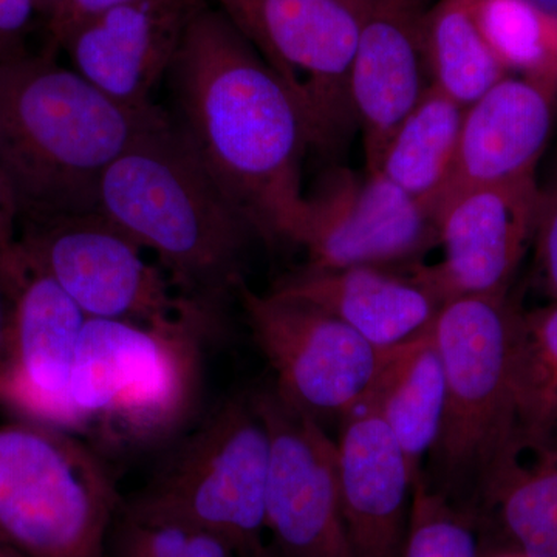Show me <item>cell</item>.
Masks as SVG:
<instances>
[{"instance_id": "1", "label": "cell", "mask_w": 557, "mask_h": 557, "mask_svg": "<svg viewBox=\"0 0 557 557\" xmlns=\"http://www.w3.org/2000/svg\"><path fill=\"white\" fill-rule=\"evenodd\" d=\"M175 126L226 199L269 244H295L306 211L300 166L309 120L220 10L190 20L170 73Z\"/></svg>"}, {"instance_id": "2", "label": "cell", "mask_w": 557, "mask_h": 557, "mask_svg": "<svg viewBox=\"0 0 557 557\" xmlns=\"http://www.w3.org/2000/svg\"><path fill=\"white\" fill-rule=\"evenodd\" d=\"M168 116L110 100L47 53L0 64V174L20 220L97 212L106 170Z\"/></svg>"}, {"instance_id": "3", "label": "cell", "mask_w": 557, "mask_h": 557, "mask_svg": "<svg viewBox=\"0 0 557 557\" xmlns=\"http://www.w3.org/2000/svg\"><path fill=\"white\" fill-rule=\"evenodd\" d=\"M97 212L157 256L183 298L222 314L255 231L168 116L102 175Z\"/></svg>"}, {"instance_id": "4", "label": "cell", "mask_w": 557, "mask_h": 557, "mask_svg": "<svg viewBox=\"0 0 557 557\" xmlns=\"http://www.w3.org/2000/svg\"><path fill=\"white\" fill-rule=\"evenodd\" d=\"M219 322L201 310L164 324L87 318L70 376L81 437L123 450L177 434L197 408L203 344Z\"/></svg>"}, {"instance_id": "5", "label": "cell", "mask_w": 557, "mask_h": 557, "mask_svg": "<svg viewBox=\"0 0 557 557\" xmlns=\"http://www.w3.org/2000/svg\"><path fill=\"white\" fill-rule=\"evenodd\" d=\"M519 307L508 295L448 300L431 324L446 375V406L431 458L432 490L478 522L491 480L515 448L509 351Z\"/></svg>"}, {"instance_id": "6", "label": "cell", "mask_w": 557, "mask_h": 557, "mask_svg": "<svg viewBox=\"0 0 557 557\" xmlns=\"http://www.w3.org/2000/svg\"><path fill=\"white\" fill-rule=\"evenodd\" d=\"M97 446L21 420L0 426V536L24 557H106L123 505Z\"/></svg>"}, {"instance_id": "7", "label": "cell", "mask_w": 557, "mask_h": 557, "mask_svg": "<svg viewBox=\"0 0 557 557\" xmlns=\"http://www.w3.org/2000/svg\"><path fill=\"white\" fill-rule=\"evenodd\" d=\"M271 443L252 395L223 403L168 458L145 490L124 498L134 518L185 523L240 557H271L267 487Z\"/></svg>"}, {"instance_id": "8", "label": "cell", "mask_w": 557, "mask_h": 557, "mask_svg": "<svg viewBox=\"0 0 557 557\" xmlns=\"http://www.w3.org/2000/svg\"><path fill=\"white\" fill-rule=\"evenodd\" d=\"M292 91L313 145L333 149L357 123L351 65L358 5L346 0H214Z\"/></svg>"}, {"instance_id": "9", "label": "cell", "mask_w": 557, "mask_h": 557, "mask_svg": "<svg viewBox=\"0 0 557 557\" xmlns=\"http://www.w3.org/2000/svg\"><path fill=\"white\" fill-rule=\"evenodd\" d=\"M17 233L21 247L87 318L164 324L193 311L214 313L183 298L146 249L100 212L20 220Z\"/></svg>"}, {"instance_id": "10", "label": "cell", "mask_w": 557, "mask_h": 557, "mask_svg": "<svg viewBox=\"0 0 557 557\" xmlns=\"http://www.w3.org/2000/svg\"><path fill=\"white\" fill-rule=\"evenodd\" d=\"M0 265L9 292L0 406L21 420L78 434L70 376L87 317L17 239L0 249Z\"/></svg>"}, {"instance_id": "11", "label": "cell", "mask_w": 557, "mask_h": 557, "mask_svg": "<svg viewBox=\"0 0 557 557\" xmlns=\"http://www.w3.org/2000/svg\"><path fill=\"white\" fill-rule=\"evenodd\" d=\"M240 302L252 339L273 369L274 391L310 416H343L366 394L387 348L307 304L259 295L240 278Z\"/></svg>"}, {"instance_id": "12", "label": "cell", "mask_w": 557, "mask_h": 557, "mask_svg": "<svg viewBox=\"0 0 557 557\" xmlns=\"http://www.w3.org/2000/svg\"><path fill=\"white\" fill-rule=\"evenodd\" d=\"M271 443L267 533L276 557H357L341 508L336 442L274 387L255 392Z\"/></svg>"}, {"instance_id": "13", "label": "cell", "mask_w": 557, "mask_h": 557, "mask_svg": "<svg viewBox=\"0 0 557 557\" xmlns=\"http://www.w3.org/2000/svg\"><path fill=\"white\" fill-rule=\"evenodd\" d=\"M296 245L306 269H409L437 245L431 212L380 172L330 171L306 196Z\"/></svg>"}, {"instance_id": "14", "label": "cell", "mask_w": 557, "mask_h": 557, "mask_svg": "<svg viewBox=\"0 0 557 557\" xmlns=\"http://www.w3.org/2000/svg\"><path fill=\"white\" fill-rule=\"evenodd\" d=\"M539 196L536 178L454 190L434 212L442 260L410 271L442 306L461 296L508 295L533 242Z\"/></svg>"}, {"instance_id": "15", "label": "cell", "mask_w": 557, "mask_h": 557, "mask_svg": "<svg viewBox=\"0 0 557 557\" xmlns=\"http://www.w3.org/2000/svg\"><path fill=\"white\" fill-rule=\"evenodd\" d=\"M205 0H135L81 22L62 39L72 69L110 100L156 108L152 95L172 67Z\"/></svg>"}, {"instance_id": "16", "label": "cell", "mask_w": 557, "mask_h": 557, "mask_svg": "<svg viewBox=\"0 0 557 557\" xmlns=\"http://www.w3.org/2000/svg\"><path fill=\"white\" fill-rule=\"evenodd\" d=\"M336 465L341 508L355 556H401L417 479L366 394L339 417Z\"/></svg>"}, {"instance_id": "17", "label": "cell", "mask_w": 557, "mask_h": 557, "mask_svg": "<svg viewBox=\"0 0 557 557\" xmlns=\"http://www.w3.org/2000/svg\"><path fill=\"white\" fill-rule=\"evenodd\" d=\"M428 0H359V35L351 65V101L364 135L368 172L399 123L428 89L423 27Z\"/></svg>"}, {"instance_id": "18", "label": "cell", "mask_w": 557, "mask_h": 557, "mask_svg": "<svg viewBox=\"0 0 557 557\" xmlns=\"http://www.w3.org/2000/svg\"><path fill=\"white\" fill-rule=\"evenodd\" d=\"M556 102L557 86L508 75L468 106L445 197L458 189L534 178Z\"/></svg>"}, {"instance_id": "19", "label": "cell", "mask_w": 557, "mask_h": 557, "mask_svg": "<svg viewBox=\"0 0 557 557\" xmlns=\"http://www.w3.org/2000/svg\"><path fill=\"white\" fill-rule=\"evenodd\" d=\"M384 267L310 270L304 267L271 288L277 298L296 300L339 319L372 346H398L420 335L437 317L440 300L416 274Z\"/></svg>"}, {"instance_id": "20", "label": "cell", "mask_w": 557, "mask_h": 557, "mask_svg": "<svg viewBox=\"0 0 557 557\" xmlns=\"http://www.w3.org/2000/svg\"><path fill=\"white\" fill-rule=\"evenodd\" d=\"M366 395L397 438L413 478H420L421 465L437 443L446 406L445 366L431 325L387 348Z\"/></svg>"}, {"instance_id": "21", "label": "cell", "mask_w": 557, "mask_h": 557, "mask_svg": "<svg viewBox=\"0 0 557 557\" xmlns=\"http://www.w3.org/2000/svg\"><path fill=\"white\" fill-rule=\"evenodd\" d=\"M465 108L429 86L384 148L379 171L434 218L456 166Z\"/></svg>"}, {"instance_id": "22", "label": "cell", "mask_w": 557, "mask_h": 557, "mask_svg": "<svg viewBox=\"0 0 557 557\" xmlns=\"http://www.w3.org/2000/svg\"><path fill=\"white\" fill-rule=\"evenodd\" d=\"M496 515L516 552L557 557V431L508 460L486 487L478 520Z\"/></svg>"}, {"instance_id": "23", "label": "cell", "mask_w": 557, "mask_h": 557, "mask_svg": "<svg viewBox=\"0 0 557 557\" xmlns=\"http://www.w3.org/2000/svg\"><path fill=\"white\" fill-rule=\"evenodd\" d=\"M516 453L557 431V302L519 310L509 351Z\"/></svg>"}, {"instance_id": "24", "label": "cell", "mask_w": 557, "mask_h": 557, "mask_svg": "<svg viewBox=\"0 0 557 557\" xmlns=\"http://www.w3.org/2000/svg\"><path fill=\"white\" fill-rule=\"evenodd\" d=\"M423 50L432 86L465 109L509 75L480 28L475 0H438L431 7Z\"/></svg>"}, {"instance_id": "25", "label": "cell", "mask_w": 557, "mask_h": 557, "mask_svg": "<svg viewBox=\"0 0 557 557\" xmlns=\"http://www.w3.org/2000/svg\"><path fill=\"white\" fill-rule=\"evenodd\" d=\"M475 16L507 72L557 86V24L522 0H475Z\"/></svg>"}, {"instance_id": "26", "label": "cell", "mask_w": 557, "mask_h": 557, "mask_svg": "<svg viewBox=\"0 0 557 557\" xmlns=\"http://www.w3.org/2000/svg\"><path fill=\"white\" fill-rule=\"evenodd\" d=\"M474 523L432 490L423 472L413 482L408 533L399 557H480Z\"/></svg>"}, {"instance_id": "27", "label": "cell", "mask_w": 557, "mask_h": 557, "mask_svg": "<svg viewBox=\"0 0 557 557\" xmlns=\"http://www.w3.org/2000/svg\"><path fill=\"white\" fill-rule=\"evenodd\" d=\"M106 557H240L228 542L185 523L134 518L116 512Z\"/></svg>"}, {"instance_id": "28", "label": "cell", "mask_w": 557, "mask_h": 557, "mask_svg": "<svg viewBox=\"0 0 557 557\" xmlns=\"http://www.w3.org/2000/svg\"><path fill=\"white\" fill-rule=\"evenodd\" d=\"M533 242L542 284L557 302V183L541 189Z\"/></svg>"}, {"instance_id": "29", "label": "cell", "mask_w": 557, "mask_h": 557, "mask_svg": "<svg viewBox=\"0 0 557 557\" xmlns=\"http://www.w3.org/2000/svg\"><path fill=\"white\" fill-rule=\"evenodd\" d=\"M40 21L33 0H0V64L27 57L28 36Z\"/></svg>"}, {"instance_id": "30", "label": "cell", "mask_w": 557, "mask_h": 557, "mask_svg": "<svg viewBox=\"0 0 557 557\" xmlns=\"http://www.w3.org/2000/svg\"><path fill=\"white\" fill-rule=\"evenodd\" d=\"M129 2L135 0H67L60 13L46 25L47 50L44 53L57 57L62 39L81 22L89 20L101 11Z\"/></svg>"}, {"instance_id": "31", "label": "cell", "mask_w": 557, "mask_h": 557, "mask_svg": "<svg viewBox=\"0 0 557 557\" xmlns=\"http://www.w3.org/2000/svg\"><path fill=\"white\" fill-rule=\"evenodd\" d=\"M20 211L9 183L0 174V249L10 247L17 239Z\"/></svg>"}, {"instance_id": "32", "label": "cell", "mask_w": 557, "mask_h": 557, "mask_svg": "<svg viewBox=\"0 0 557 557\" xmlns=\"http://www.w3.org/2000/svg\"><path fill=\"white\" fill-rule=\"evenodd\" d=\"M7 327H9V292H7L5 276L0 265V357L5 347Z\"/></svg>"}, {"instance_id": "33", "label": "cell", "mask_w": 557, "mask_h": 557, "mask_svg": "<svg viewBox=\"0 0 557 557\" xmlns=\"http://www.w3.org/2000/svg\"><path fill=\"white\" fill-rule=\"evenodd\" d=\"M33 2H35L36 11H38L39 20L42 21L44 27H46L60 13L67 0H33Z\"/></svg>"}, {"instance_id": "34", "label": "cell", "mask_w": 557, "mask_h": 557, "mask_svg": "<svg viewBox=\"0 0 557 557\" xmlns=\"http://www.w3.org/2000/svg\"><path fill=\"white\" fill-rule=\"evenodd\" d=\"M522 2L537 11L541 16L557 24V0H522Z\"/></svg>"}, {"instance_id": "35", "label": "cell", "mask_w": 557, "mask_h": 557, "mask_svg": "<svg viewBox=\"0 0 557 557\" xmlns=\"http://www.w3.org/2000/svg\"><path fill=\"white\" fill-rule=\"evenodd\" d=\"M0 557H24L17 552L13 545L9 544L2 536H0Z\"/></svg>"}, {"instance_id": "36", "label": "cell", "mask_w": 557, "mask_h": 557, "mask_svg": "<svg viewBox=\"0 0 557 557\" xmlns=\"http://www.w3.org/2000/svg\"><path fill=\"white\" fill-rule=\"evenodd\" d=\"M486 557H527L525 555H522L520 552H505V553H497V555H491Z\"/></svg>"}, {"instance_id": "37", "label": "cell", "mask_w": 557, "mask_h": 557, "mask_svg": "<svg viewBox=\"0 0 557 557\" xmlns=\"http://www.w3.org/2000/svg\"><path fill=\"white\" fill-rule=\"evenodd\" d=\"M346 2L355 3V5H358L359 0H346Z\"/></svg>"}, {"instance_id": "38", "label": "cell", "mask_w": 557, "mask_h": 557, "mask_svg": "<svg viewBox=\"0 0 557 557\" xmlns=\"http://www.w3.org/2000/svg\"><path fill=\"white\" fill-rule=\"evenodd\" d=\"M271 553H273V552H271ZM273 557H276V556L273 555Z\"/></svg>"}]
</instances>
